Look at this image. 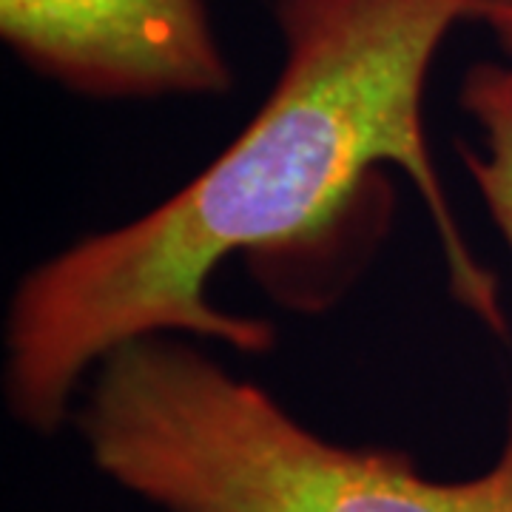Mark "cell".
<instances>
[{"label":"cell","mask_w":512,"mask_h":512,"mask_svg":"<svg viewBox=\"0 0 512 512\" xmlns=\"http://www.w3.org/2000/svg\"><path fill=\"white\" fill-rule=\"evenodd\" d=\"M476 0H279L285 66L231 146L171 200L83 239L20 282L9 313V404L55 430L89 367L134 339L185 330L248 353L265 322L217 311L211 271L234 251L285 248L328 228L376 165L416 183L439 228L450 288L504 330L493 274L458 234L424 137V83Z\"/></svg>","instance_id":"1"},{"label":"cell","mask_w":512,"mask_h":512,"mask_svg":"<svg viewBox=\"0 0 512 512\" xmlns=\"http://www.w3.org/2000/svg\"><path fill=\"white\" fill-rule=\"evenodd\" d=\"M97 367L80 413L94 464L165 512H512V410L487 473L433 481L402 453L319 439L180 342L134 339Z\"/></svg>","instance_id":"2"},{"label":"cell","mask_w":512,"mask_h":512,"mask_svg":"<svg viewBox=\"0 0 512 512\" xmlns=\"http://www.w3.org/2000/svg\"><path fill=\"white\" fill-rule=\"evenodd\" d=\"M0 35L35 69L97 97L231 86L202 0H0Z\"/></svg>","instance_id":"3"},{"label":"cell","mask_w":512,"mask_h":512,"mask_svg":"<svg viewBox=\"0 0 512 512\" xmlns=\"http://www.w3.org/2000/svg\"><path fill=\"white\" fill-rule=\"evenodd\" d=\"M470 18L484 23L512 66V0H476Z\"/></svg>","instance_id":"4"}]
</instances>
